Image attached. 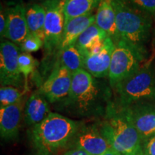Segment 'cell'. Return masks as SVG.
Returning a JSON list of instances; mask_svg holds the SVG:
<instances>
[{
	"mask_svg": "<svg viewBox=\"0 0 155 155\" xmlns=\"http://www.w3.org/2000/svg\"><path fill=\"white\" fill-rule=\"evenodd\" d=\"M114 48L115 43L108 37L98 53L90 54L85 58L83 69L96 78L108 77Z\"/></svg>",
	"mask_w": 155,
	"mask_h": 155,
	"instance_id": "14",
	"label": "cell"
},
{
	"mask_svg": "<svg viewBox=\"0 0 155 155\" xmlns=\"http://www.w3.org/2000/svg\"><path fill=\"white\" fill-rule=\"evenodd\" d=\"M19 48L14 42L3 40L0 46V83L2 86L20 88L22 73L18 65Z\"/></svg>",
	"mask_w": 155,
	"mask_h": 155,
	"instance_id": "8",
	"label": "cell"
},
{
	"mask_svg": "<svg viewBox=\"0 0 155 155\" xmlns=\"http://www.w3.org/2000/svg\"><path fill=\"white\" fill-rule=\"evenodd\" d=\"M126 155H144V153H143L142 149H141V150H139V151H137V152L130 153V154H127Z\"/></svg>",
	"mask_w": 155,
	"mask_h": 155,
	"instance_id": "30",
	"label": "cell"
},
{
	"mask_svg": "<svg viewBox=\"0 0 155 155\" xmlns=\"http://www.w3.org/2000/svg\"><path fill=\"white\" fill-rule=\"evenodd\" d=\"M102 155H121L117 151H116L114 149H112L111 147H110L107 151H106Z\"/></svg>",
	"mask_w": 155,
	"mask_h": 155,
	"instance_id": "29",
	"label": "cell"
},
{
	"mask_svg": "<svg viewBox=\"0 0 155 155\" xmlns=\"http://www.w3.org/2000/svg\"><path fill=\"white\" fill-rule=\"evenodd\" d=\"M7 28V19H6L5 12L3 11L2 7L1 6V12H0V35L1 38H5Z\"/></svg>",
	"mask_w": 155,
	"mask_h": 155,
	"instance_id": "27",
	"label": "cell"
},
{
	"mask_svg": "<svg viewBox=\"0 0 155 155\" xmlns=\"http://www.w3.org/2000/svg\"><path fill=\"white\" fill-rule=\"evenodd\" d=\"M101 0H65L64 15L65 23L71 19L92 13Z\"/></svg>",
	"mask_w": 155,
	"mask_h": 155,
	"instance_id": "19",
	"label": "cell"
},
{
	"mask_svg": "<svg viewBox=\"0 0 155 155\" xmlns=\"http://www.w3.org/2000/svg\"><path fill=\"white\" fill-rule=\"evenodd\" d=\"M118 106L129 107L137 103L155 102V73L150 64L118 83L113 88Z\"/></svg>",
	"mask_w": 155,
	"mask_h": 155,
	"instance_id": "5",
	"label": "cell"
},
{
	"mask_svg": "<svg viewBox=\"0 0 155 155\" xmlns=\"http://www.w3.org/2000/svg\"><path fill=\"white\" fill-rule=\"evenodd\" d=\"M110 147L121 155L137 152L142 149L138 131L126 108L110 101L106 107L104 120L98 126Z\"/></svg>",
	"mask_w": 155,
	"mask_h": 155,
	"instance_id": "4",
	"label": "cell"
},
{
	"mask_svg": "<svg viewBox=\"0 0 155 155\" xmlns=\"http://www.w3.org/2000/svg\"><path fill=\"white\" fill-rule=\"evenodd\" d=\"M26 18L30 33L35 35L44 41L45 10L42 5L32 4L26 7Z\"/></svg>",
	"mask_w": 155,
	"mask_h": 155,
	"instance_id": "20",
	"label": "cell"
},
{
	"mask_svg": "<svg viewBox=\"0 0 155 155\" xmlns=\"http://www.w3.org/2000/svg\"><path fill=\"white\" fill-rule=\"evenodd\" d=\"M108 37L107 34L94 23L81 35L75 45L86 58L90 54L98 53Z\"/></svg>",
	"mask_w": 155,
	"mask_h": 155,
	"instance_id": "16",
	"label": "cell"
},
{
	"mask_svg": "<svg viewBox=\"0 0 155 155\" xmlns=\"http://www.w3.org/2000/svg\"><path fill=\"white\" fill-rule=\"evenodd\" d=\"M112 3L116 12L118 42H125L147 58L152 28V15L129 0H112Z\"/></svg>",
	"mask_w": 155,
	"mask_h": 155,
	"instance_id": "3",
	"label": "cell"
},
{
	"mask_svg": "<svg viewBox=\"0 0 155 155\" xmlns=\"http://www.w3.org/2000/svg\"><path fill=\"white\" fill-rule=\"evenodd\" d=\"M7 28L5 38L15 44H21L30 34L26 18V7L22 2L9 6L5 11Z\"/></svg>",
	"mask_w": 155,
	"mask_h": 155,
	"instance_id": "12",
	"label": "cell"
},
{
	"mask_svg": "<svg viewBox=\"0 0 155 155\" xmlns=\"http://www.w3.org/2000/svg\"><path fill=\"white\" fill-rule=\"evenodd\" d=\"M144 155H155V134L142 142Z\"/></svg>",
	"mask_w": 155,
	"mask_h": 155,
	"instance_id": "26",
	"label": "cell"
},
{
	"mask_svg": "<svg viewBox=\"0 0 155 155\" xmlns=\"http://www.w3.org/2000/svg\"><path fill=\"white\" fill-rule=\"evenodd\" d=\"M154 17H155V16H154Z\"/></svg>",
	"mask_w": 155,
	"mask_h": 155,
	"instance_id": "32",
	"label": "cell"
},
{
	"mask_svg": "<svg viewBox=\"0 0 155 155\" xmlns=\"http://www.w3.org/2000/svg\"><path fill=\"white\" fill-rule=\"evenodd\" d=\"M58 54L60 55L59 61L56 64L65 67L72 75L79 70L83 69L85 58L75 45L59 51Z\"/></svg>",
	"mask_w": 155,
	"mask_h": 155,
	"instance_id": "21",
	"label": "cell"
},
{
	"mask_svg": "<svg viewBox=\"0 0 155 155\" xmlns=\"http://www.w3.org/2000/svg\"><path fill=\"white\" fill-rule=\"evenodd\" d=\"M82 122L50 113L29 131L35 155H55L71 142Z\"/></svg>",
	"mask_w": 155,
	"mask_h": 155,
	"instance_id": "2",
	"label": "cell"
},
{
	"mask_svg": "<svg viewBox=\"0 0 155 155\" xmlns=\"http://www.w3.org/2000/svg\"><path fill=\"white\" fill-rule=\"evenodd\" d=\"M72 74L65 67L56 64L49 77L42 84L38 91L48 102H63L68 98L72 83Z\"/></svg>",
	"mask_w": 155,
	"mask_h": 155,
	"instance_id": "9",
	"label": "cell"
},
{
	"mask_svg": "<svg viewBox=\"0 0 155 155\" xmlns=\"http://www.w3.org/2000/svg\"><path fill=\"white\" fill-rule=\"evenodd\" d=\"M95 21V15L91 13L86 16L73 19L65 23L58 52L75 45L81 35L91 25L94 24Z\"/></svg>",
	"mask_w": 155,
	"mask_h": 155,
	"instance_id": "17",
	"label": "cell"
},
{
	"mask_svg": "<svg viewBox=\"0 0 155 155\" xmlns=\"http://www.w3.org/2000/svg\"><path fill=\"white\" fill-rule=\"evenodd\" d=\"M63 155H92L89 154L88 152H86L82 149L78 147H73V148L70 149Z\"/></svg>",
	"mask_w": 155,
	"mask_h": 155,
	"instance_id": "28",
	"label": "cell"
},
{
	"mask_svg": "<svg viewBox=\"0 0 155 155\" xmlns=\"http://www.w3.org/2000/svg\"><path fill=\"white\" fill-rule=\"evenodd\" d=\"M86 70L72 75L69 95L63 101L64 106L77 116H91L105 114L111 96L107 86L102 84Z\"/></svg>",
	"mask_w": 155,
	"mask_h": 155,
	"instance_id": "1",
	"label": "cell"
},
{
	"mask_svg": "<svg viewBox=\"0 0 155 155\" xmlns=\"http://www.w3.org/2000/svg\"><path fill=\"white\" fill-rule=\"evenodd\" d=\"M18 65L19 71L24 75L25 78L27 79L29 75L34 72L38 63L30 53H22L19 55Z\"/></svg>",
	"mask_w": 155,
	"mask_h": 155,
	"instance_id": "23",
	"label": "cell"
},
{
	"mask_svg": "<svg viewBox=\"0 0 155 155\" xmlns=\"http://www.w3.org/2000/svg\"><path fill=\"white\" fill-rule=\"evenodd\" d=\"M95 17V23L97 26L104 30L113 40L114 43H116L118 42L117 25L116 12L112 0H101Z\"/></svg>",
	"mask_w": 155,
	"mask_h": 155,
	"instance_id": "18",
	"label": "cell"
},
{
	"mask_svg": "<svg viewBox=\"0 0 155 155\" xmlns=\"http://www.w3.org/2000/svg\"><path fill=\"white\" fill-rule=\"evenodd\" d=\"M146 58L125 42L115 43L108 76L111 88L137 72Z\"/></svg>",
	"mask_w": 155,
	"mask_h": 155,
	"instance_id": "6",
	"label": "cell"
},
{
	"mask_svg": "<svg viewBox=\"0 0 155 155\" xmlns=\"http://www.w3.org/2000/svg\"><path fill=\"white\" fill-rule=\"evenodd\" d=\"M126 108L140 136L141 143L155 134V102L137 103Z\"/></svg>",
	"mask_w": 155,
	"mask_h": 155,
	"instance_id": "10",
	"label": "cell"
},
{
	"mask_svg": "<svg viewBox=\"0 0 155 155\" xmlns=\"http://www.w3.org/2000/svg\"><path fill=\"white\" fill-rule=\"evenodd\" d=\"M65 0H45L42 3L45 10L44 48L48 54L58 50L65 28L64 5Z\"/></svg>",
	"mask_w": 155,
	"mask_h": 155,
	"instance_id": "7",
	"label": "cell"
},
{
	"mask_svg": "<svg viewBox=\"0 0 155 155\" xmlns=\"http://www.w3.org/2000/svg\"><path fill=\"white\" fill-rule=\"evenodd\" d=\"M134 5L155 16V0H129Z\"/></svg>",
	"mask_w": 155,
	"mask_h": 155,
	"instance_id": "25",
	"label": "cell"
},
{
	"mask_svg": "<svg viewBox=\"0 0 155 155\" xmlns=\"http://www.w3.org/2000/svg\"><path fill=\"white\" fill-rule=\"evenodd\" d=\"M71 143L92 155H102L110 148V145L102 134L98 126H86L79 127Z\"/></svg>",
	"mask_w": 155,
	"mask_h": 155,
	"instance_id": "11",
	"label": "cell"
},
{
	"mask_svg": "<svg viewBox=\"0 0 155 155\" xmlns=\"http://www.w3.org/2000/svg\"><path fill=\"white\" fill-rule=\"evenodd\" d=\"M25 96L16 104L0 108V134L5 140H13L17 137L24 116Z\"/></svg>",
	"mask_w": 155,
	"mask_h": 155,
	"instance_id": "13",
	"label": "cell"
},
{
	"mask_svg": "<svg viewBox=\"0 0 155 155\" xmlns=\"http://www.w3.org/2000/svg\"><path fill=\"white\" fill-rule=\"evenodd\" d=\"M20 45L22 53H30L38 51L44 46V41L35 35L30 33Z\"/></svg>",
	"mask_w": 155,
	"mask_h": 155,
	"instance_id": "24",
	"label": "cell"
},
{
	"mask_svg": "<svg viewBox=\"0 0 155 155\" xmlns=\"http://www.w3.org/2000/svg\"><path fill=\"white\" fill-rule=\"evenodd\" d=\"M35 1H43V2H45V0H35Z\"/></svg>",
	"mask_w": 155,
	"mask_h": 155,
	"instance_id": "31",
	"label": "cell"
},
{
	"mask_svg": "<svg viewBox=\"0 0 155 155\" xmlns=\"http://www.w3.org/2000/svg\"><path fill=\"white\" fill-rule=\"evenodd\" d=\"M25 97V92L13 86H1L0 88V108L16 104Z\"/></svg>",
	"mask_w": 155,
	"mask_h": 155,
	"instance_id": "22",
	"label": "cell"
},
{
	"mask_svg": "<svg viewBox=\"0 0 155 155\" xmlns=\"http://www.w3.org/2000/svg\"><path fill=\"white\" fill-rule=\"evenodd\" d=\"M50 113L48 101L45 97L39 91L35 92L28 98L25 104V122L32 127L43 121Z\"/></svg>",
	"mask_w": 155,
	"mask_h": 155,
	"instance_id": "15",
	"label": "cell"
}]
</instances>
